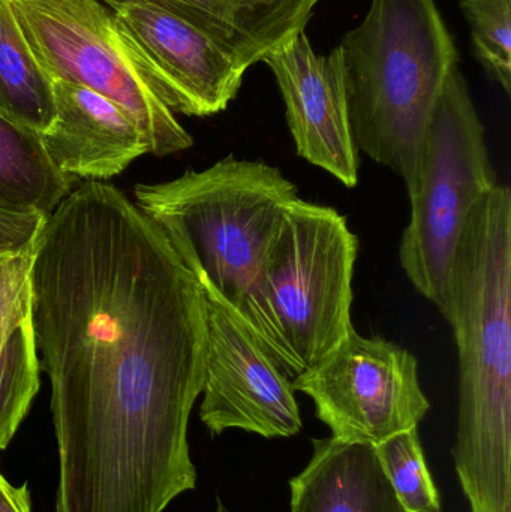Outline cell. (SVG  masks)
Wrapping results in <instances>:
<instances>
[{"label": "cell", "instance_id": "obj_1", "mask_svg": "<svg viewBox=\"0 0 511 512\" xmlns=\"http://www.w3.org/2000/svg\"><path fill=\"white\" fill-rule=\"evenodd\" d=\"M30 289L59 454L54 512H164L197 486L188 424L207 367L197 277L135 201L86 182L39 233Z\"/></svg>", "mask_w": 511, "mask_h": 512}, {"label": "cell", "instance_id": "obj_2", "mask_svg": "<svg viewBox=\"0 0 511 512\" xmlns=\"http://www.w3.org/2000/svg\"><path fill=\"white\" fill-rule=\"evenodd\" d=\"M458 346L452 454L471 512H511V192L477 203L441 310Z\"/></svg>", "mask_w": 511, "mask_h": 512}, {"label": "cell", "instance_id": "obj_3", "mask_svg": "<svg viewBox=\"0 0 511 512\" xmlns=\"http://www.w3.org/2000/svg\"><path fill=\"white\" fill-rule=\"evenodd\" d=\"M134 195L186 268L245 319L293 381V366L264 300L261 276L282 216L299 198L297 186L266 162L228 156L170 182L141 183Z\"/></svg>", "mask_w": 511, "mask_h": 512}, {"label": "cell", "instance_id": "obj_4", "mask_svg": "<svg viewBox=\"0 0 511 512\" xmlns=\"http://www.w3.org/2000/svg\"><path fill=\"white\" fill-rule=\"evenodd\" d=\"M357 150L413 182L455 39L435 0H372L338 45Z\"/></svg>", "mask_w": 511, "mask_h": 512}, {"label": "cell", "instance_id": "obj_5", "mask_svg": "<svg viewBox=\"0 0 511 512\" xmlns=\"http://www.w3.org/2000/svg\"><path fill=\"white\" fill-rule=\"evenodd\" d=\"M498 185L485 126L456 66L438 96L407 186L411 215L399 248L411 285L440 312L468 218Z\"/></svg>", "mask_w": 511, "mask_h": 512}, {"label": "cell", "instance_id": "obj_6", "mask_svg": "<svg viewBox=\"0 0 511 512\" xmlns=\"http://www.w3.org/2000/svg\"><path fill=\"white\" fill-rule=\"evenodd\" d=\"M359 239L332 207L290 204L263 264L261 291L294 378L323 360L354 327L353 276Z\"/></svg>", "mask_w": 511, "mask_h": 512}, {"label": "cell", "instance_id": "obj_7", "mask_svg": "<svg viewBox=\"0 0 511 512\" xmlns=\"http://www.w3.org/2000/svg\"><path fill=\"white\" fill-rule=\"evenodd\" d=\"M21 32L47 77L80 84L122 107L140 126L149 153L191 149L117 21L102 0H11Z\"/></svg>", "mask_w": 511, "mask_h": 512}, {"label": "cell", "instance_id": "obj_8", "mask_svg": "<svg viewBox=\"0 0 511 512\" xmlns=\"http://www.w3.org/2000/svg\"><path fill=\"white\" fill-rule=\"evenodd\" d=\"M291 384L311 397L332 438L344 442L381 444L419 427L431 409L417 358L398 343L362 336L354 327Z\"/></svg>", "mask_w": 511, "mask_h": 512}, {"label": "cell", "instance_id": "obj_9", "mask_svg": "<svg viewBox=\"0 0 511 512\" xmlns=\"http://www.w3.org/2000/svg\"><path fill=\"white\" fill-rule=\"evenodd\" d=\"M207 324V367L200 420L212 435L230 429L263 438H291L302 415L291 379L245 319L200 282Z\"/></svg>", "mask_w": 511, "mask_h": 512}, {"label": "cell", "instance_id": "obj_10", "mask_svg": "<svg viewBox=\"0 0 511 512\" xmlns=\"http://www.w3.org/2000/svg\"><path fill=\"white\" fill-rule=\"evenodd\" d=\"M153 90L171 113L209 117L227 110L246 69L182 18L150 5L111 6Z\"/></svg>", "mask_w": 511, "mask_h": 512}, {"label": "cell", "instance_id": "obj_11", "mask_svg": "<svg viewBox=\"0 0 511 512\" xmlns=\"http://www.w3.org/2000/svg\"><path fill=\"white\" fill-rule=\"evenodd\" d=\"M284 99L297 155L332 174L347 188L359 185V150L354 143L338 48L315 53L306 32L267 54Z\"/></svg>", "mask_w": 511, "mask_h": 512}, {"label": "cell", "instance_id": "obj_12", "mask_svg": "<svg viewBox=\"0 0 511 512\" xmlns=\"http://www.w3.org/2000/svg\"><path fill=\"white\" fill-rule=\"evenodd\" d=\"M51 84L56 116L39 137L57 170L77 180L102 182L149 153L143 131L122 107L80 84Z\"/></svg>", "mask_w": 511, "mask_h": 512}, {"label": "cell", "instance_id": "obj_13", "mask_svg": "<svg viewBox=\"0 0 511 512\" xmlns=\"http://www.w3.org/2000/svg\"><path fill=\"white\" fill-rule=\"evenodd\" d=\"M108 6L129 0H102ZM158 6L209 36L248 71L306 32L320 0H134Z\"/></svg>", "mask_w": 511, "mask_h": 512}, {"label": "cell", "instance_id": "obj_14", "mask_svg": "<svg viewBox=\"0 0 511 512\" xmlns=\"http://www.w3.org/2000/svg\"><path fill=\"white\" fill-rule=\"evenodd\" d=\"M311 460L290 481L291 512H407L371 444L312 439Z\"/></svg>", "mask_w": 511, "mask_h": 512}, {"label": "cell", "instance_id": "obj_15", "mask_svg": "<svg viewBox=\"0 0 511 512\" xmlns=\"http://www.w3.org/2000/svg\"><path fill=\"white\" fill-rule=\"evenodd\" d=\"M32 259L30 249L0 261V450L11 444L41 387L32 322Z\"/></svg>", "mask_w": 511, "mask_h": 512}, {"label": "cell", "instance_id": "obj_16", "mask_svg": "<svg viewBox=\"0 0 511 512\" xmlns=\"http://www.w3.org/2000/svg\"><path fill=\"white\" fill-rule=\"evenodd\" d=\"M77 182L54 167L39 134L0 114V210L50 216Z\"/></svg>", "mask_w": 511, "mask_h": 512}, {"label": "cell", "instance_id": "obj_17", "mask_svg": "<svg viewBox=\"0 0 511 512\" xmlns=\"http://www.w3.org/2000/svg\"><path fill=\"white\" fill-rule=\"evenodd\" d=\"M0 114L39 135L56 116L53 84L36 62L11 0H0Z\"/></svg>", "mask_w": 511, "mask_h": 512}, {"label": "cell", "instance_id": "obj_18", "mask_svg": "<svg viewBox=\"0 0 511 512\" xmlns=\"http://www.w3.org/2000/svg\"><path fill=\"white\" fill-rule=\"evenodd\" d=\"M381 466L407 512H441V499L426 465L419 427L375 445Z\"/></svg>", "mask_w": 511, "mask_h": 512}, {"label": "cell", "instance_id": "obj_19", "mask_svg": "<svg viewBox=\"0 0 511 512\" xmlns=\"http://www.w3.org/2000/svg\"><path fill=\"white\" fill-rule=\"evenodd\" d=\"M473 50L492 81L511 95V0H461Z\"/></svg>", "mask_w": 511, "mask_h": 512}, {"label": "cell", "instance_id": "obj_20", "mask_svg": "<svg viewBox=\"0 0 511 512\" xmlns=\"http://www.w3.org/2000/svg\"><path fill=\"white\" fill-rule=\"evenodd\" d=\"M47 218L38 212L0 210V261L33 249Z\"/></svg>", "mask_w": 511, "mask_h": 512}, {"label": "cell", "instance_id": "obj_21", "mask_svg": "<svg viewBox=\"0 0 511 512\" xmlns=\"http://www.w3.org/2000/svg\"><path fill=\"white\" fill-rule=\"evenodd\" d=\"M0 512H32L27 484L12 486L0 474Z\"/></svg>", "mask_w": 511, "mask_h": 512}, {"label": "cell", "instance_id": "obj_22", "mask_svg": "<svg viewBox=\"0 0 511 512\" xmlns=\"http://www.w3.org/2000/svg\"><path fill=\"white\" fill-rule=\"evenodd\" d=\"M212 512H230V510H228V508L225 507L224 502H221L218 499V502H216L215 510H213Z\"/></svg>", "mask_w": 511, "mask_h": 512}]
</instances>
